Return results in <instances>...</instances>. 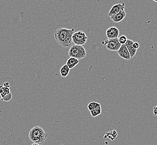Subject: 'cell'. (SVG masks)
I'll return each mask as SVG.
<instances>
[{"instance_id": "cell-9", "label": "cell", "mask_w": 157, "mask_h": 145, "mask_svg": "<svg viewBox=\"0 0 157 145\" xmlns=\"http://www.w3.org/2000/svg\"><path fill=\"white\" fill-rule=\"evenodd\" d=\"M126 15H127V14L125 11V10H123L121 12H118L117 14L112 16L110 18L112 19V21H113L114 22L118 23V22H121L122 20H123Z\"/></svg>"}, {"instance_id": "cell-15", "label": "cell", "mask_w": 157, "mask_h": 145, "mask_svg": "<svg viewBox=\"0 0 157 145\" xmlns=\"http://www.w3.org/2000/svg\"><path fill=\"white\" fill-rule=\"evenodd\" d=\"M90 112L91 116L93 117H96L101 114V107H99L97 108L94 109L93 110L90 111Z\"/></svg>"}, {"instance_id": "cell-21", "label": "cell", "mask_w": 157, "mask_h": 145, "mask_svg": "<svg viewBox=\"0 0 157 145\" xmlns=\"http://www.w3.org/2000/svg\"><path fill=\"white\" fill-rule=\"evenodd\" d=\"M31 145H40L39 143H33Z\"/></svg>"}, {"instance_id": "cell-8", "label": "cell", "mask_w": 157, "mask_h": 145, "mask_svg": "<svg viewBox=\"0 0 157 145\" xmlns=\"http://www.w3.org/2000/svg\"><path fill=\"white\" fill-rule=\"evenodd\" d=\"M124 9H125V3H120L115 4L112 6L111 9L110 10L108 13V16L110 18L112 16L117 14L118 12H121L123 10H124Z\"/></svg>"}, {"instance_id": "cell-14", "label": "cell", "mask_w": 157, "mask_h": 145, "mask_svg": "<svg viewBox=\"0 0 157 145\" xmlns=\"http://www.w3.org/2000/svg\"><path fill=\"white\" fill-rule=\"evenodd\" d=\"M70 70V69L67 65V64L63 65V66L61 68L60 70V73L61 76L63 78L67 77V76H68L69 74Z\"/></svg>"}, {"instance_id": "cell-18", "label": "cell", "mask_w": 157, "mask_h": 145, "mask_svg": "<svg viewBox=\"0 0 157 145\" xmlns=\"http://www.w3.org/2000/svg\"><path fill=\"white\" fill-rule=\"evenodd\" d=\"M12 93L10 94L9 95L7 96L6 97H4L3 98H2L1 100L5 102H9L10 100H12Z\"/></svg>"}, {"instance_id": "cell-13", "label": "cell", "mask_w": 157, "mask_h": 145, "mask_svg": "<svg viewBox=\"0 0 157 145\" xmlns=\"http://www.w3.org/2000/svg\"><path fill=\"white\" fill-rule=\"evenodd\" d=\"M117 136H118L117 132L115 130H113L106 133L105 135L104 136V137L105 139H111L112 141H113L116 139Z\"/></svg>"}, {"instance_id": "cell-10", "label": "cell", "mask_w": 157, "mask_h": 145, "mask_svg": "<svg viewBox=\"0 0 157 145\" xmlns=\"http://www.w3.org/2000/svg\"><path fill=\"white\" fill-rule=\"evenodd\" d=\"M133 41L132 40H127V42L125 44V45L127 46V49L128 51L129 52V54L130 55V57L132 58L134 57L136 54V51L137 50L135 49L133 47Z\"/></svg>"}, {"instance_id": "cell-16", "label": "cell", "mask_w": 157, "mask_h": 145, "mask_svg": "<svg viewBox=\"0 0 157 145\" xmlns=\"http://www.w3.org/2000/svg\"><path fill=\"white\" fill-rule=\"evenodd\" d=\"M99 107H101V104L98 102H91L90 103H89L88 105V109L89 111L93 110L94 109L97 108Z\"/></svg>"}, {"instance_id": "cell-3", "label": "cell", "mask_w": 157, "mask_h": 145, "mask_svg": "<svg viewBox=\"0 0 157 145\" xmlns=\"http://www.w3.org/2000/svg\"><path fill=\"white\" fill-rule=\"evenodd\" d=\"M69 56L80 60L86 57V52L83 46L74 44L70 48Z\"/></svg>"}, {"instance_id": "cell-11", "label": "cell", "mask_w": 157, "mask_h": 145, "mask_svg": "<svg viewBox=\"0 0 157 145\" xmlns=\"http://www.w3.org/2000/svg\"><path fill=\"white\" fill-rule=\"evenodd\" d=\"M79 63V60L75 57H70L67 61V65L70 69L75 67Z\"/></svg>"}, {"instance_id": "cell-6", "label": "cell", "mask_w": 157, "mask_h": 145, "mask_svg": "<svg viewBox=\"0 0 157 145\" xmlns=\"http://www.w3.org/2000/svg\"><path fill=\"white\" fill-rule=\"evenodd\" d=\"M119 30L117 27L112 26L108 28L106 31V35L108 39L118 38Z\"/></svg>"}, {"instance_id": "cell-19", "label": "cell", "mask_w": 157, "mask_h": 145, "mask_svg": "<svg viewBox=\"0 0 157 145\" xmlns=\"http://www.w3.org/2000/svg\"><path fill=\"white\" fill-rule=\"evenodd\" d=\"M139 46H140V45H139V44L138 42H133V47L135 49L138 50V49L139 48Z\"/></svg>"}, {"instance_id": "cell-7", "label": "cell", "mask_w": 157, "mask_h": 145, "mask_svg": "<svg viewBox=\"0 0 157 145\" xmlns=\"http://www.w3.org/2000/svg\"><path fill=\"white\" fill-rule=\"evenodd\" d=\"M117 52H118L119 56L124 59L128 61V60H130V59L132 58L130 57L129 52L128 51L127 46L125 44L121 45V48L118 50Z\"/></svg>"}, {"instance_id": "cell-4", "label": "cell", "mask_w": 157, "mask_h": 145, "mask_svg": "<svg viewBox=\"0 0 157 145\" xmlns=\"http://www.w3.org/2000/svg\"><path fill=\"white\" fill-rule=\"evenodd\" d=\"M88 37L82 31H78L73 33L72 41L75 45L83 46L87 41Z\"/></svg>"}, {"instance_id": "cell-20", "label": "cell", "mask_w": 157, "mask_h": 145, "mask_svg": "<svg viewBox=\"0 0 157 145\" xmlns=\"http://www.w3.org/2000/svg\"><path fill=\"white\" fill-rule=\"evenodd\" d=\"M153 113L154 115L157 116V106H155L153 108Z\"/></svg>"}, {"instance_id": "cell-23", "label": "cell", "mask_w": 157, "mask_h": 145, "mask_svg": "<svg viewBox=\"0 0 157 145\" xmlns=\"http://www.w3.org/2000/svg\"><path fill=\"white\" fill-rule=\"evenodd\" d=\"M1 98H1V95H0V100H1Z\"/></svg>"}, {"instance_id": "cell-2", "label": "cell", "mask_w": 157, "mask_h": 145, "mask_svg": "<svg viewBox=\"0 0 157 145\" xmlns=\"http://www.w3.org/2000/svg\"><path fill=\"white\" fill-rule=\"evenodd\" d=\"M48 133H46L42 127L35 126L30 131L29 137L33 143L43 145L48 138Z\"/></svg>"}, {"instance_id": "cell-22", "label": "cell", "mask_w": 157, "mask_h": 145, "mask_svg": "<svg viewBox=\"0 0 157 145\" xmlns=\"http://www.w3.org/2000/svg\"><path fill=\"white\" fill-rule=\"evenodd\" d=\"M153 1H154V2H157V0H153Z\"/></svg>"}, {"instance_id": "cell-5", "label": "cell", "mask_w": 157, "mask_h": 145, "mask_svg": "<svg viewBox=\"0 0 157 145\" xmlns=\"http://www.w3.org/2000/svg\"><path fill=\"white\" fill-rule=\"evenodd\" d=\"M102 44L106 46L108 50L113 52H117L121 45L118 38L104 40L102 41Z\"/></svg>"}, {"instance_id": "cell-1", "label": "cell", "mask_w": 157, "mask_h": 145, "mask_svg": "<svg viewBox=\"0 0 157 145\" xmlns=\"http://www.w3.org/2000/svg\"><path fill=\"white\" fill-rule=\"evenodd\" d=\"M75 29H67L59 27L55 31L54 37L59 45L63 48H68L73 44L72 36L74 33Z\"/></svg>"}, {"instance_id": "cell-17", "label": "cell", "mask_w": 157, "mask_h": 145, "mask_svg": "<svg viewBox=\"0 0 157 145\" xmlns=\"http://www.w3.org/2000/svg\"><path fill=\"white\" fill-rule=\"evenodd\" d=\"M118 39L119 41L121 43V45L125 44L127 42V40H128L127 37L125 35H121V36H119Z\"/></svg>"}, {"instance_id": "cell-12", "label": "cell", "mask_w": 157, "mask_h": 145, "mask_svg": "<svg viewBox=\"0 0 157 145\" xmlns=\"http://www.w3.org/2000/svg\"><path fill=\"white\" fill-rule=\"evenodd\" d=\"M10 93H11V92L10 91L9 87H7L5 85L0 86V95L2 98L6 97L7 96L9 95Z\"/></svg>"}]
</instances>
